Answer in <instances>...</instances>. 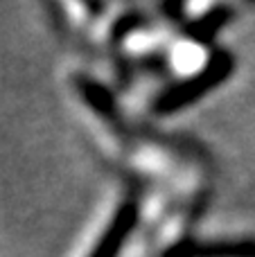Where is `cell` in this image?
Segmentation results:
<instances>
[{"label":"cell","mask_w":255,"mask_h":257,"mask_svg":"<svg viewBox=\"0 0 255 257\" xmlns=\"http://www.w3.org/2000/svg\"><path fill=\"white\" fill-rule=\"evenodd\" d=\"M235 70V57L228 50L219 48L210 54L206 66L197 72V75L188 77V79L179 81V84L170 86L163 90L154 102V113L156 115H172V113L181 111V108L190 106V104L199 102L203 95H208L212 88L224 84Z\"/></svg>","instance_id":"1"},{"label":"cell","mask_w":255,"mask_h":257,"mask_svg":"<svg viewBox=\"0 0 255 257\" xmlns=\"http://www.w3.org/2000/svg\"><path fill=\"white\" fill-rule=\"evenodd\" d=\"M163 257H255V239H181L170 246Z\"/></svg>","instance_id":"2"},{"label":"cell","mask_w":255,"mask_h":257,"mask_svg":"<svg viewBox=\"0 0 255 257\" xmlns=\"http://www.w3.org/2000/svg\"><path fill=\"white\" fill-rule=\"evenodd\" d=\"M138 203L136 201H124L117 208L113 221L108 223V228L104 230V235L99 237V241L95 244L93 253L88 257H117L122 250V246L126 244V239L131 237L136 223H138Z\"/></svg>","instance_id":"3"},{"label":"cell","mask_w":255,"mask_h":257,"mask_svg":"<svg viewBox=\"0 0 255 257\" xmlns=\"http://www.w3.org/2000/svg\"><path fill=\"white\" fill-rule=\"evenodd\" d=\"M233 16H235V9L230 7V5H217V7L208 9L203 16L185 23L183 32L190 41L206 45V43H210V41L215 39V36L219 34L230 21H233Z\"/></svg>","instance_id":"4"},{"label":"cell","mask_w":255,"mask_h":257,"mask_svg":"<svg viewBox=\"0 0 255 257\" xmlns=\"http://www.w3.org/2000/svg\"><path fill=\"white\" fill-rule=\"evenodd\" d=\"M77 93L81 95L86 104L93 108L97 115H102L104 120L113 122V124H120V108H117L115 97L111 95V90L106 86H102L99 81L90 79V77H77Z\"/></svg>","instance_id":"5"},{"label":"cell","mask_w":255,"mask_h":257,"mask_svg":"<svg viewBox=\"0 0 255 257\" xmlns=\"http://www.w3.org/2000/svg\"><path fill=\"white\" fill-rule=\"evenodd\" d=\"M143 25H145V14L143 12H138V9H129V12H124L120 18H115V23H113V27H111V43L120 45L131 32L140 30Z\"/></svg>","instance_id":"6"},{"label":"cell","mask_w":255,"mask_h":257,"mask_svg":"<svg viewBox=\"0 0 255 257\" xmlns=\"http://www.w3.org/2000/svg\"><path fill=\"white\" fill-rule=\"evenodd\" d=\"M161 12H163V16H165L167 21L176 23V25H183V21H185L183 3H165V5H161Z\"/></svg>","instance_id":"7"},{"label":"cell","mask_w":255,"mask_h":257,"mask_svg":"<svg viewBox=\"0 0 255 257\" xmlns=\"http://www.w3.org/2000/svg\"><path fill=\"white\" fill-rule=\"evenodd\" d=\"M86 9H88L90 14H93V16H97L99 12H104V5H84Z\"/></svg>","instance_id":"8"}]
</instances>
